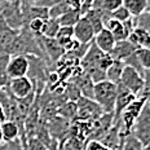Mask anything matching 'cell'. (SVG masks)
Returning <instances> with one entry per match:
<instances>
[{
	"instance_id": "836d02e7",
	"label": "cell",
	"mask_w": 150,
	"mask_h": 150,
	"mask_svg": "<svg viewBox=\"0 0 150 150\" xmlns=\"http://www.w3.org/2000/svg\"><path fill=\"white\" fill-rule=\"evenodd\" d=\"M61 1V0H40L39 3H36V5H40V7H45V8H51L52 5H54L56 3Z\"/></svg>"
},
{
	"instance_id": "d6a6232c",
	"label": "cell",
	"mask_w": 150,
	"mask_h": 150,
	"mask_svg": "<svg viewBox=\"0 0 150 150\" xmlns=\"http://www.w3.org/2000/svg\"><path fill=\"white\" fill-rule=\"evenodd\" d=\"M69 3V5L71 7V9H74V11H79L80 12V8L83 7V3L84 0H66Z\"/></svg>"
},
{
	"instance_id": "7402d4cb",
	"label": "cell",
	"mask_w": 150,
	"mask_h": 150,
	"mask_svg": "<svg viewBox=\"0 0 150 150\" xmlns=\"http://www.w3.org/2000/svg\"><path fill=\"white\" fill-rule=\"evenodd\" d=\"M82 18V14H80L79 11H74V9H71L70 12H67V13H65L64 16H61L60 18H58V23H60V26H69V27H74L75 25L78 23V21Z\"/></svg>"
},
{
	"instance_id": "5b68a950",
	"label": "cell",
	"mask_w": 150,
	"mask_h": 150,
	"mask_svg": "<svg viewBox=\"0 0 150 150\" xmlns=\"http://www.w3.org/2000/svg\"><path fill=\"white\" fill-rule=\"evenodd\" d=\"M120 83L127 89H129L136 97H139L144 91V87H145V75L139 73L133 67L126 65L120 76Z\"/></svg>"
},
{
	"instance_id": "e575fe53",
	"label": "cell",
	"mask_w": 150,
	"mask_h": 150,
	"mask_svg": "<svg viewBox=\"0 0 150 150\" xmlns=\"http://www.w3.org/2000/svg\"><path fill=\"white\" fill-rule=\"evenodd\" d=\"M47 150H60V141L52 139V141L48 145V149H47Z\"/></svg>"
},
{
	"instance_id": "d6986e66",
	"label": "cell",
	"mask_w": 150,
	"mask_h": 150,
	"mask_svg": "<svg viewBox=\"0 0 150 150\" xmlns=\"http://www.w3.org/2000/svg\"><path fill=\"white\" fill-rule=\"evenodd\" d=\"M76 114H78V105L75 101H65L64 104L58 105L57 108V115L65 118V119L70 120V122H74L75 118H76Z\"/></svg>"
},
{
	"instance_id": "5bb4252c",
	"label": "cell",
	"mask_w": 150,
	"mask_h": 150,
	"mask_svg": "<svg viewBox=\"0 0 150 150\" xmlns=\"http://www.w3.org/2000/svg\"><path fill=\"white\" fill-rule=\"evenodd\" d=\"M74 83L76 84V87L80 91L82 97L93 100V91H95V83L92 82V79L87 75L84 71H82L76 78L74 79Z\"/></svg>"
},
{
	"instance_id": "9a60e30c",
	"label": "cell",
	"mask_w": 150,
	"mask_h": 150,
	"mask_svg": "<svg viewBox=\"0 0 150 150\" xmlns=\"http://www.w3.org/2000/svg\"><path fill=\"white\" fill-rule=\"evenodd\" d=\"M104 27L106 30H109L112 34V36L115 38L117 42H122V40H127L129 38V31L127 30V27L124 26L123 22L114 20V18H109L105 22Z\"/></svg>"
},
{
	"instance_id": "d590c367",
	"label": "cell",
	"mask_w": 150,
	"mask_h": 150,
	"mask_svg": "<svg viewBox=\"0 0 150 150\" xmlns=\"http://www.w3.org/2000/svg\"><path fill=\"white\" fill-rule=\"evenodd\" d=\"M5 120H8L7 114H5V110H4V108H3V105L0 104V124L4 123Z\"/></svg>"
},
{
	"instance_id": "60d3db41",
	"label": "cell",
	"mask_w": 150,
	"mask_h": 150,
	"mask_svg": "<svg viewBox=\"0 0 150 150\" xmlns=\"http://www.w3.org/2000/svg\"><path fill=\"white\" fill-rule=\"evenodd\" d=\"M40 0H34V4H36V3H39Z\"/></svg>"
},
{
	"instance_id": "74e56055",
	"label": "cell",
	"mask_w": 150,
	"mask_h": 150,
	"mask_svg": "<svg viewBox=\"0 0 150 150\" xmlns=\"http://www.w3.org/2000/svg\"><path fill=\"white\" fill-rule=\"evenodd\" d=\"M148 13H150V0H146V11Z\"/></svg>"
},
{
	"instance_id": "9c48e42d",
	"label": "cell",
	"mask_w": 150,
	"mask_h": 150,
	"mask_svg": "<svg viewBox=\"0 0 150 150\" xmlns=\"http://www.w3.org/2000/svg\"><path fill=\"white\" fill-rule=\"evenodd\" d=\"M95 30L86 17H82L74 26V39L82 44H91L95 39Z\"/></svg>"
},
{
	"instance_id": "8992f818",
	"label": "cell",
	"mask_w": 150,
	"mask_h": 150,
	"mask_svg": "<svg viewBox=\"0 0 150 150\" xmlns=\"http://www.w3.org/2000/svg\"><path fill=\"white\" fill-rule=\"evenodd\" d=\"M8 92L11 93L12 97L16 100H22L29 97L35 92V87H34L33 80L29 76H22L17 78V79H11L9 84L7 86Z\"/></svg>"
},
{
	"instance_id": "4316f807",
	"label": "cell",
	"mask_w": 150,
	"mask_h": 150,
	"mask_svg": "<svg viewBox=\"0 0 150 150\" xmlns=\"http://www.w3.org/2000/svg\"><path fill=\"white\" fill-rule=\"evenodd\" d=\"M44 21L45 20H40V18H34L27 22L26 27L29 29L31 34H34L35 36H42L43 33V27H44Z\"/></svg>"
},
{
	"instance_id": "4dcf8cb0",
	"label": "cell",
	"mask_w": 150,
	"mask_h": 150,
	"mask_svg": "<svg viewBox=\"0 0 150 150\" xmlns=\"http://www.w3.org/2000/svg\"><path fill=\"white\" fill-rule=\"evenodd\" d=\"M48 146L45 144H43L39 139L34 137H29L27 139V145H26V150H47Z\"/></svg>"
},
{
	"instance_id": "e0dca14e",
	"label": "cell",
	"mask_w": 150,
	"mask_h": 150,
	"mask_svg": "<svg viewBox=\"0 0 150 150\" xmlns=\"http://www.w3.org/2000/svg\"><path fill=\"white\" fill-rule=\"evenodd\" d=\"M0 127H1L4 142L14 141L16 139L21 137V133H23V129L13 120H5L4 123L0 124Z\"/></svg>"
},
{
	"instance_id": "f1b7e54d",
	"label": "cell",
	"mask_w": 150,
	"mask_h": 150,
	"mask_svg": "<svg viewBox=\"0 0 150 150\" xmlns=\"http://www.w3.org/2000/svg\"><path fill=\"white\" fill-rule=\"evenodd\" d=\"M123 5V0H102V11L106 13H112Z\"/></svg>"
},
{
	"instance_id": "3957f363",
	"label": "cell",
	"mask_w": 150,
	"mask_h": 150,
	"mask_svg": "<svg viewBox=\"0 0 150 150\" xmlns=\"http://www.w3.org/2000/svg\"><path fill=\"white\" fill-rule=\"evenodd\" d=\"M78 105V114L75 120H80V122H93L97 120L98 118H101L105 114L104 110L101 109L96 101L86 97H80L76 101Z\"/></svg>"
},
{
	"instance_id": "f35d334b",
	"label": "cell",
	"mask_w": 150,
	"mask_h": 150,
	"mask_svg": "<svg viewBox=\"0 0 150 150\" xmlns=\"http://www.w3.org/2000/svg\"><path fill=\"white\" fill-rule=\"evenodd\" d=\"M4 142V137H3V132H1V127H0V145Z\"/></svg>"
},
{
	"instance_id": "6da1fadb",
	"label": "cell",
	"mask_w": 150,
	"mask_h": 150,
	"mask_svg": "<svg viewBox=\"0 0 150 150\" xmlns=\"http://www.w3.org/2000/svg\"><path fill=\"white\" fill-rule=\"evenodd\" d=\"M118 95V86L109 80H102L95 84L93 91V101L101 106L105 114H114L115 101Z\"/></svg>"
},
{
	"instance_id": "8d00e7d4",
	"label": "cell",
	"mask_w": 150,
	"mask_h": 150,
	"mask_svg": "<svg viewBox=\"0 0 150 150\" xmlns=\"http://www.w3.org/2000/svg\"><path fill=\"white\" fill-rule=\"evenodd\" d=\"M0 150H11V149H9V145L7 142H3L1 145H0Z\"/></svg>"
},
{
	"instance_id": "f546056e",
	"label": "cell",
	"mask_w": 150,
	"mask_h": 150,
	"mask_svg": "<svg viewBox=\"0 0 150 150\" xmlns=\"http://www.w3.org/2000/svg\"><path fill=\"white\" fill-rule=\"evenodd\" d=\"M136 25L139 27H142L144 30H146L150 35V13L144 12L142 14H140L139 17H136Z\"/></svg>"
},
{
	"instance_id": "484cf974",
	"label": "cell",
	"mask_w": 150,
	"mask_h": 150,
	"mask_svg": "<svg viewBox=\"0 0 150 150\" xmlns=\"http://www.w3.org/2000/svg\"><path fill=\"white\" fill-rule=\"evenodd\" d=\"M137 60L145 71H150V48H139L136 51Z\"/></svg>"
},
{
	"instance_id": "ac0fdd59",
	"label": "cell",
	"mask_w": 150,
	"mask_h": 150,
	"mask_svg": "<svg viewBox=\"0 0 150 150\" xmlns=\"http://www.w3.org/2000/svg\"><path fill=\"white\" fill-rule=\"evenodd\" d=\"M20 31H16L5 23L3 18H0V52H3L7 47L13 42V39L18 35Z\"/></svg>"
},
{
	"instance_id": "7a4b0ae2",
	"label": "cell",
	"mask_w": 150,
	"mask_h": 150,
	"mask_svg": "<svg viewBox=\"0 0 150 150\" xmlns=\"http://www.w3.org/2000/svg\"><path fill=\"white\" fill-rule=\"evenodd\" d=\"M146 104V98L144 96L137 97L132 104H129L124 109V111L122 112L120 119H119V124H120V136L126 137L131 133L133 126H135L137 118L141 114L144 106Z\"/></svg>"
},
{
	"instance_id": "ba28073f",
	"label": "cell",
	"mask_w": 150,
	"mask_h": 150,
	"mask_svg": "<svg viewBox=\"0 0 150 150\" xmlns=\"http://www.w3.org/2000/svg\"><path fill=\"white\" fill-rule=\"evenodd\" d=\"M118 86V95H117V101H115V108H114V122L112 124L119 123L120 115L124 111V109L127 108L129 104H132L133 101L137 98L129 89H127L122 83L117 84Z\"/></svg>"
},
{
	"instance_id": "44dd1931",
	"label": "cell",
	"mask_w": 150,
	"mask_h": 150,
	"mask_svg": "<svg viewBox=\"0 0 150 150\" xmlns=\"http://www.w3.org/2000/svg\"><path fill=\"white\" fill-rule=\"evenodd\" d=\"M123 7L132 17H139L146 11V0H123Z\"/></svg>"
},
{
	"instance_id": "d4e9b609",
	"label": "cell",
	"mask_w": 150,
	"mask_h": 150,
	"mask_svg": "<svg viewBox=\"0 0 150 150\" xmlns=\"http://www.w3.org/2000/svg\"><path fill=\"white\" fill-rule=\"evenodd\" d=\"M120 150H144V145L136 139L132 133L126 136L122 141Z\"/></svg>"
},
{
	"instance_id": "8fae6325",
	"label": "cell",
	"mask_w": 150,
	"mask_h": 150,
	"mask_svg": "<svg viewBox=\"0 0 150 150\" xmlns=\"http://www.w3.org/2000/svg\"><path fill=\"white\" fill-rule=\"evenodd\" d=\"M123 139L124 137L120 136V124L117 123V124H112L110 129H109L98 141L101 144H104L106 148H109L111 150H118L119 146L122 145Z\"/></svg>"
},
{
	"instance_id": "277c9868",
	"label": "cell",
	"mask_w": 150,
	"mask_h": 150,
	"mask_svg": "<svg viewBox=\"0 0 150 150\" xmlns=\"http://www.w3.org/2000/svg\"><path fill=\"white\" fill-rule=\"evenodd\" d=\"M131 133L142 144L144 148L150 145V105L145 104Z\"/></svg>"
},
{
	"instance_id": "30bf717a",
	"label": "cell",
	"mask_w": 150,
	"mask_h": 150,
	"mask_svg": "<svg viewBox=\"0 0 150 150\" xmlns=\"http://www.w3.org/2000/svg\"><path fill=\"white\" fill-rule=\"evenodd\" d=\"M40 43H42L43 52L45 54V58H49L53 64L57 65V62L65 56V49L60 45V43L56 39H49V38L40 36Z\"/></svg>"
},
{
	"instance_id": "83f0119b",
	"label": "cell",
	"mask_w": 150,
	"mask_h": 150,
	"mask_svg": "<svg viewBox=\"0 0 150 150\" xmlns=\"http://www.w3.org/2000/svg\"><path fill=\"white\" fill-rule=\"evenodd\" d=\"M110 17L114 18V20H117V21H119V22H126V21L129 20L132 16H131L129 12L122 5V7H119L117 11H114L112 13H110Z\"/></svg>"
},
{
	"instance_id": "ab89813d",
	"label": "cell",
	"mask_w": 150,
	"mask_h": 150,
	"mask_svg": "<svg viewBox=\"0 0 150 150\" xmlns=\"http://www.w3.org/2000/svg\"><path fill=\"white\" fill-rule=\"evenodd\" d=\"M144 150H150V145H148V146H145V148H144Z\"/></svg>"
},
{
	"instance_id": "2e32d148",
	"label": "cell",
	"mask_w": 150,
	"mask_h": 150,
	"mask_svg": "<svg viewBox=\"0 0 150 150\" xmlns=\"http://www.w3.org/2000/svg\"><path fill=\"white\" fill-rule=\"evenodd\" d=\"M131 43L139 48H150V35L146 30H144L142 27H135V30L129 34V38H128Z\"/></svg>"
},
{
	"instance_id": "ffe728a7",
	"label": "cell",
	"mask_w": 150,
	"mask_h": 150,
	"mask_svg": "<svg viewBox=\"0 0 150 150\" xmlns=\"http://www.w3.org/2000/svg\"><path fill=\"white\" fill-rule=\"evenodd\" d=\"M124 66H126V64H124L123 61L114 60L111 64V66L106 70V80H109V82H111L114 84H119Z\"/></svg>"
},
{
	"instance_id": "52a82bcc",
	"label": "cell",
	"mask_w": 150,
	"mask_h": 150,
	"mask_svg": "<svg viewBox=\"0 0 150 150\" xmlns=\"http://www.w3.org/2000/svg\"><path fill=\"white\" fill-rule=\"evenodd\" d=\"M30 69V61L27 56H9L7 64V75L9 79H17V78L27 76Z\"/></svg>"
},
{
	"instance_id": "b9f144b4",
	"label": "cell",
	"mask_w": 150,
	"mask_h": 150,
	"mask_svg": "<svg viewBox=\"0 0 150 150\" xmlns=\"http://www.w3.org/2000/svg\"><path fill=\"white\" fill-rule=\"evenodd\" d=\"M118 150H120V146H119V149H118Z\"/></svg>"
},
{
	"instance_id": "603a6c76",
	"label": "cell",
	"mask_w": 150,
	"mask_h": 150,
	"mask_svg": "<svg viewBox=\"0 0 150 150\" xmlns=\"http://www.w3.org/2000/svg\"><path fill=\"white\" fill-rule=\"evenodd\" d=\"M60 27L61 26L57 20H54V18H48V20L44 21V27H43L42 36L49 38V39H54L58 30H60Z\"/></svg>"
},
{
	"instance_id": "cb8c5ba5",
	"label": "cell",
	"mask_w": 150,
	"mask_h": 150,
	"mask_svg": "<svg viewBox=\"0 0 150 150\" xmlns=\"http://www.w3.org/2000/svg\"><path fill=\"white\" fill-rule=\"evenodd\" d=\"M49 9V18H54V20H58L61 16H64L65 13L71 11V7L69 5V3L66 0H61V1L56 3L54 5H52Z\"/></svg>"
},
{
	"instance_id": "7c38bea8",
	"label": "cell",
	"mask_w": 150,
	"mask_h": 150,
	"mask_svg": "<svg viewBox=\"0 0 150 150\" xmlns=\"http://www.w3.org/2000/svg\"><path fill=\"white\" fill-rule=\"evenodd\" d=\"M136 47L129 42V40H122V42H117L112 48V51L110 52V56L112 60H117V61H123L127 60L132 53L136 52Z\"/></svg>"
},
{
	"instance_id": "1f68e13d",
	"label": "cell",
	"mask_w": 150,
	"mask_h": 150,
	"mask_svg": "<svg viewBox=\"0 0 150 150\" xmlns=\"http://www.w3.org/2000/svg\"><path fill=\"white\" fill-rule=\"evenodd\" d=\"M84 150H111L106 148L104 144H101L98 140H89L84 146Z\"/></svg>"
},
{
	"instance_id": "4fadbf2b",
	"label": "cell",
	"mask_w": 150,
	"mask_h": 150,
	"mask_svg": "<svg viewBox=\"0 0 150 150\" xmlns=\"http://www.w3.org/2000/svg\"><path fill=\"white\" fill-rule=\"evenodd\" d=\"M93 42H95V44L97 45L104 53H109V54H110V52L112 51V48H114L117 40H115V38L112 36V34L110 31L106 30L104 27L100 33H97L95 35Z\"/></svg>"
}]
</instances>
